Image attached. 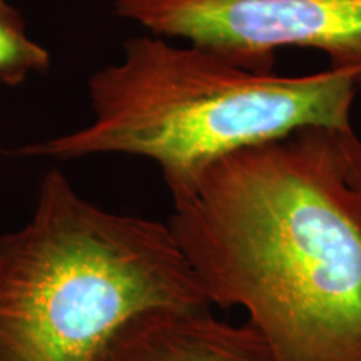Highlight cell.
Instances as JSON below:
<instances>
[{
  "instance_id": "obj_1",
  "label": "cell",
  "mask_w": 361,
  "mask_h": 361,
  "mask_svg": "<svg viewBox=\"0 0 361 361\" xmlns=\"http://www.w3.org/2000/svg\"><path fill=\"white\" fill-rule=\"evenodd\" d=\"M168 226L211 306H241L274 361H361V218L335 130L211 164Z\"/></svg>"
},
{
  "instance_id": "obj_2",
  "label": "cell",
  "mask_w": 361,
  "mask_h": 361,
  "mask_svg": "<svg viewBox=\"0 0 361 361\" xmlns=\"http://www.w3.org/2000/svg\"><path fill=\"white\" fill-rule=\"evenodd\" d=\"M360 87L361 69L279 75L144 34L126 40L123 57L89 78L87 126L0 152L54 161L144 157L176 200L211 164L241 149L306 128L351 129Z\"/></svg>"
},
{
  "instance_id": "obj_3",
  "label": "cell",
  "mask_w": 361,
  "mask_h": 361,
  "mask_svg": "<svg viewBox=\"0 0 361 361\" xmlns=\"http://www.w3.org/2000/svg\"><path fill=\"white\" fill-rule=\"evenodd\" d=\"M202 306L168 223L104 209L61 169L0 236V361H94L133 316Z\"/></svg>"
},
{
  "instance_id": "obj_4",
  "label": "cell",
  "mask_w": 361,
  "mask_h": 361,
  "mask_svg": "<svg viewBox=\"0 0 361 361\" xmlns=\"http://www.w3.org/2000/svg\"><path fill=\"white\" fill-rule=\"evenodd\" d=\"M114 12L246 69L273 71L284 47L326 54L335 69H361V0H114Z\"/></svg>"
},
{
  "instance_id": "obj_5",
  "label": "cell",
  "mask_w": 361,
  "mask_h": 361,
  "mask_svg": "<svg viewBox=\"0 0 361 361\" xmlns=\"http://www.w3.org/2000/svg\"><path fill=\"white\" fill-rule=\"evenodd\" d=\"M209 308H157L135 314L94 361H274L251 323L223 322Z\"/></svg>"
},
{
  "instance_id": "obj_6",
  "label": "cell",
  "mask_w": 361,
  "mask_h": 361,
  "mask_svg": "<svg viewBox=\"0 0 361 361\" xmlns=\"http://www.w3.org/2000/svg\"><path fill=\"white\" fill-rule=\"evenodd\" d=\"M51 52L27 32L22 13L0 0V82L22 84L32 74L49 71Z\"/></svg>"
},
{
  "instance_id": "obj_7",
  "label": "cell",
  "mask_w": 361,
  "mask_h": 361,
  "mask_svg": "<svg viewBox=\"0 0 361 361\" xmlns=\"http://www.w3.org/2000/svg\"><path fill=\"white\" fill-rule=\"evenodd\" d=\"M336 147L348 189L353 194L355 204L361 218V139L351 129L335 130Z\"/></svg>"
}]
</instances>
